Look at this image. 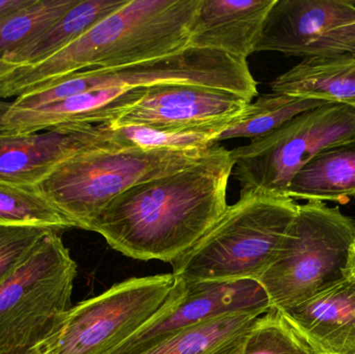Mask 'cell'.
<instances>
[{
  "mask_svg": "<svg viewBox=\"0 0 355 354\" xmlns=\"http://www.w3.org/2000/svg\"><path fill=\"white\" fill-rule=\"evenodd\" d=\"M231 151L215 145L200 161L141 183L108 204L92 224L112 249L141 261L172 264L223 215Z\"/></svg>",
  "mask_w": 355,
  "mask_h": 354,
  "instance_id": "cell-1",
  "label": "cell"
},
{
  "mask_svg": "<svg viewBox=\"0 0 355 354\" xmlns=\"http://www.w3.org/2000/svg\"><path fill=\"white\" fill-rule=\"evenodd\" d=\"M200 0H129L58 53L0 82V99L19 97L87 69L118 68L185 49Z\"/></svg>",
  "mask_w": 355,
  "mask_h": 354,
  "instance_id": "cell-2",
  "label": "cell"
},
{
  "mask_svg": "<svg viewBox=\"0 0 355 354\" xmlns=\"http://www.w3.org/2000/svg\"><path fill=\"white\" fill-rule=\"evenodd\" d=\"M298 204L287 197L240 195L182 257L172 274L185 282L257 281L277 258Z\"/></svg>",
  "mask_w": 355,
  "mask_h": 354,
  "instance_id": "cell-3",
  "label": "cell"
},
{
  "mask_svg": "<svg viewBox=\"0 0 355 354\" xmlns=\"http://www.w3.org/2000/svg\"><path fill=\"white\" fill-rule=\"evenodd\" d=\"M210 149L89 148L62 162L37 188L75 228L91 231L93 222L116 197L200 161Z\"/></svg>",
  "mask_w": 355,
  "mask_h": 354,
  "instance_id": "cell-4",
  "label": "cell"
},
{
  "mask_svg": "<svg viewBox=\"0 0 355 354\" xmlns=\"http://www.w3.org/2000/svg\"><path fill=\"white\" fill-rule=\"evenodd\" d=\"M355 220L322 202L298 205L277 258L261 276L271 309L308 301L347 274Z\"/></svg>",
  "mask_w": 355,
  "mask_h": 354,
  "instance_id": "cell-5",
  "label": "cell"
},
{
  "mask_svg": "<svg viewBox=\"0 0 355 354\" xmlns=\"http://www.w3.org/2000/svg\"><path fill=\"white\" fill-rule=\"evenodd\" d=\"M76 276L60 232L49 233L0 282V353L35 346L58 330L72 308Z\"/></svg>",
  "mask_w": 355,
  "mask_h": 354,
  "instance_id": "cell-6",
  "label": "cell"
},
{
  "mask_svg": "<svg viewBox=\"0 0 355 354\" xmlns=\"http://www.w3.org/2000/svg\"><path fill=\"white\" fill-rule=\"evenodd\" d=\"M354 137L355 106L327 103L295 116L232 150L240 195L287 197L292 179L315 154Z\"/></svg>",
  "mask_w": 355,
  "mask_h": 354,
  "instance_id": "cell-7",
  "label": "cell"
},
{
  "mask_svg": "<svg viewBox=\"0 0 355 354\" xmlns=\"http://www.w3.org/2000/svg\"><path fill=\"white\" fill-rule=\"evenodd\" d=\"M173 274L132 278L71 308L44 340L46 354H108L168 303L177 285Z\"/></svg>",
  "mask_w": 355,
  "mask_h": 354,
  "instance_id": "cell-8",
  "label": "cell"
},
{
  "mask_svg": "<svg viewBox=\"0 0 355 354\" xmlns=\"http://www.w3.org/2000/svg\"><path fill=\"white\" fill-rule=\"evenodd\" d=\"M166 306L130 338L108 354H143L179 333L234 313L263 315L271 309L257 281L185 282L177 278Z\"/></svg>",
  "mask_w": 355,
  "mask_h": 354,
  "instance_id": "cell-9",
  "label": "cell"
},
{
  "mask_svg": "<svg viewBox=\"0 0 355 354\" xmlns=\"http://www.w3.org/2000/svg\"><path fill=\"white\" fill-rule=\"evenodd\" d=\"M257 51L302 60L355 54V0H275Z\"/></svg>",
  "mask_w": 355,
  "mask_h": 354,
  "instance_id": "cell-10",
  "label": "cell"
},
{
  "mask_svg": "<svg viewBox=\"0 0 355 354\" xmlns=\"http://www.w3.org/2000/svg\"><path fill=\"white\" fill-rule=\"evenodd\" d=\"M250 103L238 94L191 85L148 87L106 127L146 126L175 131H223Z\"/></svg>",
  "mask_w": 355,
  "mask_h": 354,
  "instance_id": "cell-11",
  "label": "cell"
},
{
  "mask_svg": "<svg viewBox=\"0 0 355 354\" xmlns=\"http://www.w3.org/2000/svg\"><path fill=\"white\" fill-rule=\"evenodd\" d=\"M101 145L97 125H68L31 134L0 132V183L37 188L64 160Z\"/></svg>",
  "mask_w": 355,
  "mask_h": 354,
  "instance_id": "cell-12",
  "label": "cell"
},
{
  "mask_svg": "<svg viewBox=\"0 0 355 354\" xmlns=\"http://www.w3.org/2000/svg\"><path fill=\"white\" fill-rule=\"evenodd\" d=\"M275 0H200L187 47L216 50L246 60L256 52Z\"/></svg>",
  "mask_w": 355,
  "mask_h": 354,
  "instance_id": "cell-13",
  "label": "cell"
},
{
  "mask_svg": "<svg viewBox=\"0 0 355 354\" xmlns=\"http://www.w3.org/2000/svg\"><path fill=\"white\" fill-rule=\"evenodd\" d=\"M324 354H355V278H343L300 305L285 310Z\"/></svg>",
  "mask_w": 355,
  "mask_h": 354,
  "instance_id": "cell-14",
  "label": "cell"
},
{
  "mask_svg": "<svg viewBox=\"0 0 355 354\" xmlns=\"http://www.w3.org/2000/svg\"><path fill=\"white\" fill-rule=\"evenodd\" d=\"M272 93L355 106V54L311 57L270 83Z\"/></svg>",
  "mask_w": 355,
  "mask_h": 354,
  "instance_id": "cell-15",
  "label": "cell"
},
{
  "mask_svg": "<svg viewBox=\"0 0 355 354\" xmlns=\"http://www.w3.org/2000/svg\"><path fill=\"white\" fill-rule=\"evenodd\" d=\"M290 199L346 203L355 197V137L315 154L292 179Z\"/></svg>",
  "mask_w": 355,
  "mask_h": 354,
  "instance_id": "cell-16",
  "label": "cell"
},
{
  "mask_svg": "<svg viewBox=\"0 0 355 354\" xmlns=\"http://www.w3.org/2000/svg\"><path fill=\"white\" fill-rule=\"evenodd\" d=\"M129 0H78L58 22L31 43L10 54L6 62L33 66L51 57L76 41L100 21L123 8Z\"/></svg>",
  "mask_w": 355,
  "mask_h": 354,
  "instance_id": "cell-17",
  "label": "cell"
},
{
  "mask_svg": "<svg viewBox=\"0 0 355 354\" xmlns=\"http://www.w3.org/2000/svg\"><path fill=\"white\" fill-rule=\"evenodd\" d=\"M327 103L329 102L284 94L262 95L248 103L245 109L214 137L213 145L239 137L254 139L264 136L295 116Z\"/></svg>",
  "mask_w": 355,
  "mask_h": 354,
  "instance_id": "cell-18",
  "label": "cell"
},
{
  "mask_svg": "<svg viewBox=\"0 0 355 354\" xmlns=\"http://www.w3.org/2000/svg\"><path fill=\"white\" fill-rule=\"evenodd\" d=\"M258 314L234 313L187 328L143 354H225L243 341Z\"/></svg>",
  "mask_w": 355,
  "mask_h": 354,
  "instance_id": "cell-19",
  "label": "cell"
},
{
  "mask_svg": "<svg viewBox=\"0 0 355 354\" xmlns=\"http://www.w3.org/2000/svg\"><path fill=\"white\" fill-rule=\"evenodd\" d=\"M241 354H324L279 309L259 316L242 342Z\"/></svg>",
  "mask_w": 355,
  "mask_h": 354,
  "instance_id": "cell-20",
  "label": "cell"
},
{
  "mask_svg": "<svg viewBox=\"0 0 355 354\" xmlns=\"http://www.w3.org/2000/svg\"><path fill=\"white\" fill-rule=\"evenodd\" d=\"M78 0H31L0 19V60L31 43L58 22Z\"/></svg>",
  "mask_w": 355,
  "mask_h": 354,
  "instance_id": "cell-21",
  "label": "cell"
},
{
  "mask_svg": "<svg viewBox=\"0 0 355 354\" xmlns=\"http://www.w3.org/2000/svg\"><path fill=\"white\" fill-rule=\"evenodd\" d=\"M106 148L145 150H204L213 147L219 131H175L146 126L112 128L97 125Z\"/></svg>",
  "mask_w": 355,
  "mask_h": 354,
  "instance_id": "cell-22",
  "label": "cell"
},
{
  "mask_svg": "<svg viewBox=\"0 0 355 354\" xmlns=\"http://www.w3.org/2000/svg\"><path fill=\"white\" fill-rule=\"evenodd\" d=\"M0 226L43 227L62 232L75 228L37 188L0 183Z\"/></svg>",
  "mask_w": 355,
  "mask_h": 354,
  "instance_id": "cell-23",
  "label": "cell"
},
{
  "mask_svg": "<svg viewBox=\"0 0 355 354\" xmlns=\"http://www.w3.org/2000/svg\"><path fill=\"white\" fill-rule=\"evenodd\" d=\"M53 231L43 227L0 226V282L23 263Z\"/></svg>",
  "mask_w": 355,
  "mask_h": 354,
  "instance_id": "cell-24",
  "label": "cell"
},
{
  "mask_svg": "<svg viewBox=\"0 0 355 354\" xmlns=\"http://www.w3.org/2000/svg\"><path fill=\"white\" fill-rule=\"evenodd\" d=\"M31 0H0V19L27 6Z\"/></svg>",
  "mask_w": 355,
  "mask_h": 354,
  "instance_id": "cell-25",
  "label": "cell"
},
{
  "mask_svg": "<svg viewBox=\"0 0 355 354\" xmlns=\"http://www.w3.org/2000/svg\"><path fill=\"white\" fill-rule=\"evenodd\" d=\"M0 354H46L45 343L42 341L41 343L35 345V346L23 347V348Z\"/></svg>",
  "mask_w": 355,
  "mask_h": 354,
  "instance_id": "cell-26",
  "label": "cell"
},
{
  "mask_svg": "<svg viewBox=\"0 0 355 354\" xmlns=\"http://www.w3.org/2000/svg\"><path fill=\"white\" fill-rule=\"evenodd\" d=\"M19 64H12V62H6V60H0V82L3 81L6 77L12 75L17 69L20 68Z\"/></svg>",
  "mask_w": 355,
  "mask_h": 354,
  "instance_id": "cell-27",
  "label": "cell"
},
{
  "mask_svg": "<svg viewBox=\"0 0 355 354\" xmlns=\"http://www.w3.org/2000/svg\"><path fill=\"white\" fill-rule=\"evenodd\" d=\"M347 274L349 276H354L355 278V245L352 247V253H350L349 256V261H348L347 265Z\"/></svg>",
  "mask_w": 355,
  "mask_h": 354,
  "instance_id": "cell-28",
  "label": "cell"
},
{
  "mask_svg": "<svg viewBox=\"0 0 355 354\" xmlns=\"http://www.w3.org/2000/svg\"><path fill=\"white\" fill-rule=\"evenodd\" d=\"M243 342V341H242ZM242 342L240 343V344L236 345L234 348H232L231 351H229V353H227L225 354H241V346H242Z\"/></svg>",
  "mask_w": 355,
  "mask_h": 354,
  "instance_id": "cell-29",
  "label": "cell"
}]
</instances>
